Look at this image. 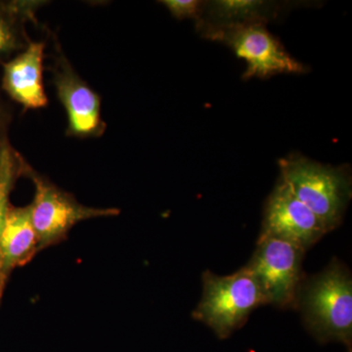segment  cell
<instances>
[{
	"label": "cell",
	"mask_w": 352,
	"mask_h": 352,
	"mask_svg": "<svg viewBox=\"0 0 352 352\" xmlns=\"http://www.w3.org/2000/svg\"><path fill=\"white\" fill-rule=\"evenodd\" d=\"M308 333L320 344L352 340V277L337 258L318 274L305 279L296 298Z\"/></svg>",
	"instance_id": "cell-1"
},
{
	"label": "cell",
	"mask_w": 352,
	"mask_h": 352,
	"mask_svg": "<svg viewBox=\"0 0 352 352\" xmlns=\"http://www.w3.org/2000/svg\"><path fill=\"white\" fill-rule=\"evenodd\" d=\"M280 179L332 232L342 223L351 199V171L293 153L280 159Z\"/></svg>",
	"instance_id": "cell-2"
},
{
	"label": "cell",
	"mask_w": 352,
	"mask_h": 352,
	"mask_svg": "<svg viewBox=\"0 0 352 352\" xmlns=\"http://www.w3.org/2000/svg\"><path fill=\"white\" fill-rule=\"evenodd\" d=\"M201 281L203 293L192 317L212 329L220 340L230 337L254 310L267 305L258 281L245 266L227 276L206 270Z\"/></svg>",
	"instance_id": "cell-3"
},
{
	"label": "cell",
	"mask_w": 352,
	"mask_h": 352,
	"mask_svg": "<svg viewBox=\"0 0 352 352\" xmlns=\"http://www.w3.org/2000/svg\"><path fill=\"white\" fill-rule=\"evenodd\" d=\"M22 177L34 185V193L30 212L32 226L38 235L39 252L61 243L72 229L85 220L117 217L116 208L88 207L80 203L73 194L60 188L50 178L23 160Z\"/></svg>",
	"instance_id": "cell-4"
},
{
	"label": "cell",
	"mask_w": 352,
	"mask_h": 352,
	"mask_svg": "<svg viewBox=\"0 0 352 352\" xmlns=\"http://www.w3.org/2000/svg\"><path fill=\"white\" fill-rule=\"evenodd\" d=\"M52 43L51 63L47 68L52 85L67 115L66 135L73 138H99L107 124L102 118V99L98 92L76 71L54 32L47 30Z\"/></svg>",
	"instance_id": "cell-5"
},
{
	"label": "cell",
	"mask_w": 352,
	"mask_h": 352,
	"mask_svg": "<svg viewBox=\"0 0 352 352\" xmlns=\"http://www.w3.org/2000/svg\"><path fill=\"white\" fill-rule=\"evenodd\" d=\"M305 251L287 241L258 237L256 249L245 264L261 287L267 305L280 309L295 308L305 278Z\"/></svg>",
	"instance_id": "cell-6"
},
{
	"label": "cell",
	"mask_w": 352,
	"mask_h": 352,
	"mask_svg": "<svg viewBox=\"0 0 352 352\" xmlns=\"http://www.w3.org/2000/svg\"><path fill=\"white\" fill-rule=\"evenodd\" d=\"M207 39L226 44L236 56L244 60L245 80L268 78L280 74H305L307 66L292 57L265 25H249L214 32Z\"/></svg>",
	"instance_id": "cell-7"
},
{
	"label": "cell",
	"mask_w": 352,
	"mask_h": 352,
	"mask_svg": "<svg viewBox=\"0 0 352 352\" xmlns=\"http://www.w3.org/2000/svg\"><path fill=\"white\" fill-rule=\"evenodd\" d=\"M327 233L323 222L279 178L264 205L259 237L287 241L307 252Z\"/></svg>",
	"instance_id": "cell-8"
},
{
	"label": "cell",
	"mask_w": 352,
	"mask_h": 352,
	"mask_svg": "<svg viewBox=\"0 0 352 352\" xmlns=\"http://www.w3.org/2000/svg\"><path fill=\"white\" fill-rule=\"evenodd\" d=\"M46 41H30L13 58L2 62L0 88L23 111L38 110L48 105L43 82Z\"/></svg>",
	"instance_id": "cell-9"
},
{
	"label": "cell",
	"mask_w": 352,
	"mask_h": 352,
	"mask_svg": "<svg viewBox=\"0 0 352 352\" xmlns=\"http://www.w3.org/2000/svg\"><path fill=\"white\" fill-rule=\"evenodd\" d=\"M293 2L265 0H212L204 1L196 21L199 34L208 38L214 32L249 25H266L293 8Z\"/></svg>",
	"instance_id": "cell-10"
},
{
	"label": "cell",
	"mask_w": 352,
	"mask_h": 352,
	"mask_svg": "<svg viewBox=\"0 0 352 352\" xmlns=\"http://www.w3.org/2000/svg\"><path fill=\"white\" fill-rule=\"evenodd\" d=\"M38 252L29 205L15 207L11 204L0 235V302L13 271L29 263Z\"/></svg>",
	"instance_id": "cell-11"
},
{
	"label": "cell",
	"mask_w": 352,
	"mask_h": 352,
	"mask_svg": "<svg viewBox=\"0 0 352 352\" xmlns=\"http://www.w3.org/2000/svg\"><path fill=\"white\" fill-rule=\"evenodd\" d=\"M47 1L0 0V63L18 54L31 41L27 25H38L36 14Z\"/></svg>",
	"instance_id": "cell-12"
},
{
	"label": "cell",
	"mask_w": 352,
	"mask_h": 352,
	"mask_svg": "<svg viewBox=\"0 0 352 352\" xmlns=\"http://www.w3.org/2000/svg\"><path fill=\"white\" fill-rule=\"evenodd\" d=\"M23 160L24 157L10 143L0 148V235L11 205V194L22 177Z\"/></svg>",
	"instance_id": "cell-13"
},
{
	"label": "cell",
	"mask_w": 352,
	"mask_h": 352,
	"mask_svg": "<svg viewBox=\"0 0 352 352\" xmlns=\"http://www.w3.org/2000/svg\"><path fill=\"white\" fill-rule=\"evenodd\" d=\"M160 3L166 7L176 20L197 21L203 12L204 1L199 0H162Z\"/></svg>",
	"instance_id": "cell-14"
},
{
	"label": "cell",
	"mask_w": 352,
	"mask_h": 352,
	"mask_svg": "<svg viewBox=\"0 0 352 352\" xmlns=\"http://www.w3.org/2000/svg\"><path fill=\"white\" fill-rule=\"evenodd\" d=\"M13 122V108L4 98L0 88V148L10 143L9 131Z\"/></svg>",
	"instance_id": "cell-15"
}]
</instances>
